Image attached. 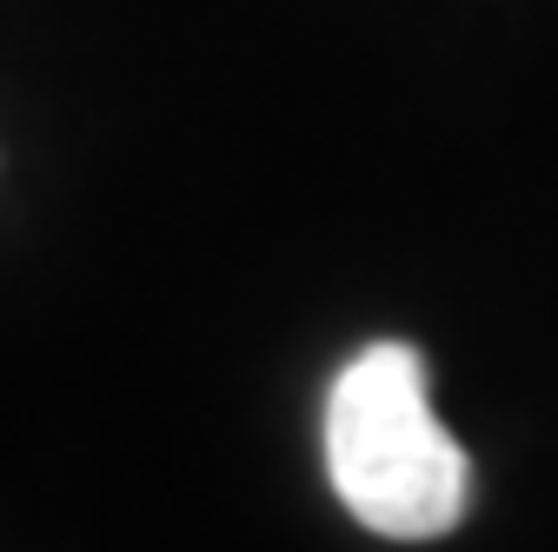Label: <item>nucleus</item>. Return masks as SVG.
I'll list each match as a JSON object with an SVG mask.
<instances>
[{
  "label": "nucleus",
  "mask_w": 558,
  "mask_h": 552,
  "mask_svg": "<svg viewBox=\"0 0 558 552\" xmlns=\"http://www.w3.org/2000/svg\"><path fill=\"white\" fill-rule=\"evenodd\" d=\"M326 472L339 506L379 539H439L472 506V459L426 399L412 347H366L326 399Z\"/></svg>",
  "instance_id": "obj_1"
}]
</instances>
